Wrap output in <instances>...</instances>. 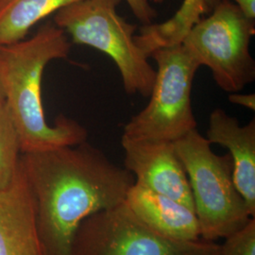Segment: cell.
Wrapping results in <instances>:
<instances>
[{
  "mask_svg": "<svg viewBox=\"0 0 255 255\" xmlns=\"http://www.w3.org/2000/svg\"><path fill=\"white\" fill-rule=\"evenodd\" d=\"M255 20L248 18L231 0H220L183 38L182 46L199 66L208 67L219 88L242 91L255 82V62L250 46Z\"/></svg>",
  "mask_w": 255,
  "mask_h": 255,
  "instance_id": "obj_6",
  "label": "cell"
},
{
  "mask_svg": "<svg viewBox=\"0 0 255 255\" xmlns=\"http://www.w3.org/2000/svg\"><path fill=\"white\" fill-rule=\"evenodd\" d=\"M229 101L234 104H237L239 106L245 107L248 109L255 111V94H237L234 93L229 96Z\"/></svg>",
  "mask_w": 255,
  "mask_h": 255,
  "instance_id": "obj_17",
  "label": "cell"
},
{
  "mask_svg": "<svg viewBox=\"0 0 255 255\" xmlns=\"http://www.w3.org/2000/svg\"><path fill=\"white\" fill-rule=\"evenodd\" d=\"M78 0H0V46L19 42L38 22Z\"/></svg>",
  "mask_w": 255,
  "mask_h": 255,
  "instance_id": "obj_12",
  "label": "cell"
},
{
  "mask_svg": "<svg viewBox=\"0 0 255 255\" xmlns=\"http://www.w3.org/2000/svg\"><path fill=\"white\" fill-rule=\"evenodd\" d=\"M133 14L144 25L152 24L157 16L154 8L148 0H126Z\"/></svg>",
  "mask_w": 255,
  "mask_h": 255,
  "instance_id": "obj_16",
  "label": "cell"
},
{
  "mask_svg": "<svg viewBox=\"0 0 255 255\" xmlns=\"http://www.w3.org/2000/svg\"><path fill=\"white\" fill-rule=\"evenodd\" d=\"M0 255H45L21 161L13 182L0 191Z\"/></svg>",
  "mask_w": 255,
  "mask_h": 255,
  "instance_id": "obj_9",
  "label": "cell"
},
{
  "mask_svg": "<svg viewBox=\"0 0 255 255\" xmlns=\"http://www.w3.org/2000/svg\"><path fill=\"white\" fill-rule=\"evenodd\" d=\"M154 2H156V3H160V2H163L164 0H153Z\"/></svg>",
  "mask_w": 255,
  "mask_h": 255,
  "instance_id": "obj_21",
  "label": "cell"
},
{
  "mask_svg": "<svg viewBox=\"0 0 255 255\" xmlns=\"http://www.w3.org/2000/svg\"><path fill=\"white\" fill-rule=\"evenodd\" d=\"M71 255H219V245L164 237L137 219L124 201L82 221Z\"/></svg>",
  "mask_w": 255,
  "mask_h": 255,
  "instance_id": "obj_7",
  "label": "cell"
},
{
  "mask_svg": "<svg viewBox=\"0 0 255 255\" xmlns=\"http://www.w3.org/2000/svg\"><path fill=\"white\" fill-rule=\"evenodd\" d=\"M4 103H5V98H4V94H3L1 85H0V107H1Z\"/></svg>",
  "mask_w": 255,
  "mask_h": 255,
  "instance_id": "obj_20",
  "label": "cell"
},
{
  "mask_svg": "<svg viewBox=\"0 0 255 255\" xmlns=\"http://www.w3.org/2000/svg\"><path fill=\"white\" fill-rule=\"evenodd\" d=\"M21 164L45 255H71L82 221L122 203L135 182L128 169L87 141L22 153Z\"/></svg>",
  "mask_w": 255,
  "mask_h": 255,
  "instance_id": "obj_1",
  "label": "cell"
},
{
  "mask_svg": "<svg viewBox=\"0 0 255 255\" xmlns=\"http://www.w3.org/2000/svg\"><path fill=\"white\" fill-rule=\"evenodd\" d=\"M125 203L137 219L164 237L179 241L201 239L195 211L179 201L134 182L128 192Z\"/></svg>",
  "mask_w": 255,
  "mask_h": 255,
  "instance_id": "obj_11",
  "label": "cell"
},
{
  "mask_svg": "<svg viewBox=\"0 0 255 255\" xmlns=\"http://www.w3.org/2000/svg\"><path fill=\"white\" fill-rule=\"evenodd\" d=\"M208 13L203 0H183L173 17L161 24L144 25L135 35L137 45L146 54L160 47L182 44L183 38L201 18Z\"/></svg>",
  "mask_w": 255,
  "mask_h": 255,
  "instance_id": "obj_13",
  "label": "cell"
},
{
  "mask_svg": "<svg viewBox=\"0 0 255 255\" xmlns=\"http://www.w3.org/2000/svg\"><path fill=\"white\" fill-rule=\"evenodd\" d=\"M18 133L4 103L0 107V191L13 182L21 161Z\"/></svg>",
  "mask_w": 255,
  "mask_h": 255,
  "instance_id": "obj_14",
  "label": "cell"
},
{
  "mask_svg": "<svg viewBox=\"0 0 255 255\" xmlns=\"http://www.w3.org/2000/svg\"><path fill=\"white\" fill-rule=\"evenodd\" d=\"M248 18L255 19V0H231Z\"/></svg>",
  "mask_w": 255,
  "mask_h": 255,
  "instance_id": "obj_18",
  "label": "cell"
},
{
  "mask_svg": "<svg viewBox=\"0 0 255 255\" xmlns=\"http://www.w3.org/2000/svg\"><path fill=\"white\" fill-rule=\"evenodd\" d=\"M121 0H78L54 13L53 23L71 43L91 46L110 57L119 68L128 96L149 97L156 70L149 56L137 45V25L118 11Z\"/></svg>",
  "mask_w": 255,
  "mask_h": 255,
  "instance_id": "obj_3",
  "label": "cell"
},
{
  "mask_svg": "<svg viewBox=\"0 0 255 255\" xmlns=\"http://www.w3.org/2000/svg\"><path fill=\"white\" fill-rule=\"evenodd\" d=\"M72 43L52 22L33 36L0 46V85L5 104L18 133L22 153L42 152L87 141L86 128L60 117L47 123L42 101V79L46 65L66 59Z\"/></svg>",
  "mask_w": 255,
  "mask_h": 255,
  "instance_id": "obj_2",
  "label": "cell"
},
{
  "mask_svg": "<svg viewBox=\"0 0 255 255\" xmlns=\"http://www.w3.org/2000/svg\"><path fill=\"white\" fill-rule=\"evenodd\" d=\"M224 239L219 245V255H255V218Z\"/></svg>",
  "mask_w": 255,
  "mask_h": 255,
  "instance_id": "obj_15",
  "label": "cell"
},
{
  "mask_svg": "<svg viewBox=\"0 0 255 255\" xmlns=\"http://www.w3.org/2000/svg\"><path fill=\"white\" fill-rule=\"evenodd\" d=\"M173 144L190 184L201 239L216 242L244 227L254 217L235 185L230 155L215 153L197 128Z\"/></svg>",
  "mask_w": 255,
  "mask_h": 255,
  "instance_id": "obj_4",
  "label": "cell"
},
{
  "mask_svg": "<svg viewBox=\"0 0 255 255\" xmlns=\"http://www.w3.org/2000/svg\"><path fill=\"white\" fill-rule=\"evenodd\" d=\"M210 144L228 148L233 164V180L255 217V119L241 126L238 119L222 109L214 110L205 137Z\"/></svg>",
  "mask_w": 255,
  "mask_h": 255,
  "instance_id": "obj_10",
  "label": "cell"
},
{
  "mask_svg": "<svg viewBox=\"0 0 255 255\" xmlns=\"http://www.w3.org/2000/svg\"><path fill=\"white\" fill-rule=\"evenodd\" d=\"M149 57L157 64L150 100L125 124L122 137L174 143L197 128L191 94L200 66L182 44L157 48Z\"/></svg>",
  "mask_w": 255,
  "mask_h": 255,
  "instance_id": "obj_5",
  "label": "cell"
},
{
  "mask_svg": "<svg viewBox=\"0 0 255 255\" xmlns=\"http://www.w3.org/2000/svg\"><path fill=\"white\" fill-rule=\"evenodd\" d=\"M203 1H204L205 6H206V9H207L208 13H209L210 11H212V9H214L220 2V0H203Z\"/></svg>",
  "mask_w": 255,
  "mask_h": 255,
  "instance_id": "obj_19",
  "label": "cell"
},
{
  "mask_svg": "<svg viewBox=\"0 0 255 255\" xmlns=\"http://www.w3.org/2000/svg\"><path fill=\"white\" fill-rule=\"evenodd\" d=\"M125 168L135 182L194 210L191 188L173 143L122 137Z\"/></svg>",
  "mask_w": 255,
  "mask_h": 255,
  "instance_id": "obj_8",
  "label": "cell"
}]
</instances>
